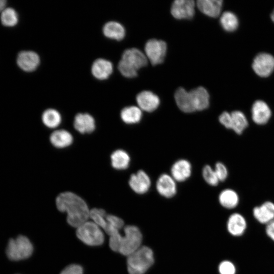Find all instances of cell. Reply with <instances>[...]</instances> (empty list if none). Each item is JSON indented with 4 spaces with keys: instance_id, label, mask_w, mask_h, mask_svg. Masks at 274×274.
<instances>
[{
    "instance_id": "cell-1",
    "label": "cell",
    "mask_w": 274,
    "mask_h": 274,
    "mask_svg": "<svg viewBox=\"0 0 274 274\" xmlns=\"http://www.w3.org/2000/svg\"><path fill=\"white\" fill-rule=\"evenodd\" d=\"M57 209L67 213V222L74 227H78L87 221L90 210L86 202L81 197L72 192L59 194L56 199Z\"/></svg>"
},
{
    "instance_id": "cell-2",
    "label": "cell",
    "mask_w": 274,
    "mask_h": 274,
    "mask_svg": "<svg viewBox=\"0 0 274 274\" xmlns=\"http://www.w3.org/2000/svg\"><path fill=\"white\" fill-rule=\"evenodd\" d=\"M175 99L180 110L192 113L207 109L209 106L210 96L203 87H198L189 92L180 87L175 93Z\"/></svg>"
},
{
    "instance_id": "cell-3",
    "label": "cell",
    "mask_w": 274,
    "mask_h": 274,
    "mask_svg": "<svg viewBox=\"0 0 274 274\" xmlns=\"http://www.w3.org/2000/svg\"><path fill=\"white\" fill-rule=\"evenodd\" d=\"M124 231L123 235L119 232L110 236L109 246L113 251L127 257L142 246L143 236L134 225L125 226Z\"/></svg>"
},
{
    "instance_id": "cell-4",
    "label": "cell",
    "mask_w": 274,
    "mask_h": 274,
    "mask_svg": "<svg viewBox=\"0 0 274 274\" xmlns=\"http://www.w3.org/2000/svg\"><path fill=\"white\" fill-rule=\"evenodd\" d=\"M147 58L141 51L137 48H130L123 53L118 64L120 73L125 77H135L138 71L147 64Z\"/></svg>"
},
{
    "instance_id": "cell-5",
    "label": "cell",
    "mask_w": 274,
    "mask_h": 274,
    "mask_svg": "<svg viewBox=\"0 0 274 274\" xmlns=\"http://www.w3.org/2000/svg\"><path fill=\"white\" fill-rule=\"evenodd\" d=\"M154 262L153 252L149 247L142 246L127 256L128 274H145Z\"/></svg>"
},
{
    "instance_id": "cell-6",
    "label": "cell",
    "mask_w": 274,
    "mask_h": 274,
    "mask_svg": "<svg viewBox=\"0 0 274 274\" xmlns=\"http://www.w3.org/2000/svg\"><path fill=\"white\" fill-rule=\"evenodd\" d=\"M76 235L84 244L99 246L104 242V235L101 228L93 221H86L77 228Z\"/></svg>"
},
{
    "instance_id": "cell-7",
    "label": "cell",
    "mask_w": 274,
    "mask_h": 274,
    "mask_svg": "<svg viewBox=\"0 0 274 274\" xmlns=\"http://www.w3.org/2000/svg\"><path fill=\"white\" fill-rule=\"evenodd\" d=\"M33 252V246L30 241L23 235L11 239L8 244L7 255L8 258L14 261L26 259Z\"/></svg>"
},
{
    "instance_id": "cell-8",
    "label": "cell",
    "mask_w": 274,
    "mask_h": 274,
    "mask_svg": "<svg viewBox=\"0 0 274 274\" xmlns=\"http://www.w3.org/2000/svg\"><path fill=\"white\" fill-rule=\"evenodd\" d=\"M166 50L167 46L165 42L156 39L148 40L145 46L146 56L154 65L159 64L163 61Z\"/></svg>"
},
{
    "instance_id": "cell-9",
    "label": "cell",
    "mask_w": 274,
    "mask_h": 274,
    "mask_svg": "<svg viewBox=\"0 0 274 274\" xmlns=\"http://www.w3.org/2000/svg\"><path fill=\"white\" fill-rule=\"evenodd\" d=\"M252 68L257 75L268 77L274 70V57L266 53L259 54L254 59Z\"/></svg>"
},
{
    "instance_id": "cell-10",
    "label": "cell",
    "mask_w": 274,
    "mask_h": 274,
    "mask_svg": "<svg viewBox=\"0 0 274 274\" xmlns=\"http://www.w3.org/2000/svg\"><path fill=\"white\" fill-rule=\"evenodd\" d=\"M195 3L192 0H176L172 5L170 12L178 19H190L195 13Z\"/></svg>"
},
{
    "instance_id": "cell-11",
    "label": "cell",
    "mask_w": 274,
    "mask_h": 274,
    "mask_svg": "<svg viewBox=\"0 0 274 274\" xmlns=\"http://www.w3.org/2000/svg\"><path fill=\"white\" fill-rule=\"evenodd\" d=\"M18 66L27 72L34 71L38 67L40 59L38 54L32 51H22L18 54L17 60Z\"/></svg>"
},
{
    "instance_id": "cell-12",
    "label": "cell",
    "mask_w": 274,
    "mask_h": 274,
    "mask_svg": "<svg viewBox=\"0 0 274 274\" xmlns=\"http://www.w3.org/2000/svg\"><path fill=\"white\" fill-rule=\"evenodd\" d=\"M151 180L148 175L143 170L130 176L129 185L132 190L138 194L147 192L151 186Z\"/></svg>"
},
{
    "instance_id": "cell-13",
    "label": "cell",
    "mask_w": 274,
    "mask_h": 274,
    "mask_svg": "<svg viewBox=\"0 0 274 274\" xmlns=\"http://www.w3.org/2000/svg\"><path fill=\"white\" fill-rule=\"evenodd\" d=\"M252 119L258 125H264L270 119L271 112L270 108L264 101L260 100L255 101L252 105Z\"/></svg>"
},
{
    "instance_id": "cell-14",
    "label": "cell",
    "mask_w": 274,
    "mask_h": 274,
    "mask_svg": "<svg viewBox=\"0 0 274 274\" xmlns=\"http://www.w3.org/2000/svg\"><path fill=\"white\" fill-rule=\"evenodd\" d=\"M176 182L171 175L163 174L157 180L156 183L157 191L163 197L171 198L177 193Z\"/></svg>"
},
{
    "instance_id": "cell-15",
    "label": "cell",
    "mask_w": 274,
    "mask_h": 274,
    "mask_svg": "<svg viewBox=\"0 0 274 274\" xmlns=\"http://www.w3.org/2000/svg\"><path fill=\"white\" fill-rule=\"evenodd\" d=\"M139 107L143 111L151 112L158 107L160 104L159 97L150 91H143L136 97Z\"/></svg>"
},
{
    "instance_id": "cell-16",
    "label": "cell",
    "mask_w": 274,
    "mask_h": 274,
    "mask_svg": "<svg viewBox=\"0 0 274 274\" xmlns=\"http://www.w3.org/2000/svg\"><path fill=\"white\" fill-rule=\"evenodd\" d=\"M171 176L177 182H183L191 174V165L186 159H181L176 161L172 166Z\"/></svg>"
},
{
    "instance_id": "cell-17",
    "label": "cell",
    "mask_w": 274,
    "mask_h": 274,
    "mask_svg": "<svg viewBox=\"0 0 274 274\" xmlns=\"http://www.w3.org/2000/svg\"><path fill=\"white\" fill-rule=\"evenodd\" d=\"M113 66L112 62L104 58L96 59L91 66L92 75L97 79L104 80L112 74Z\"/></svg>"
},
{
    "instance_id": "cell-18",
    "label": "cell",
    "mask_w": 274,
    "mask_h": 274,
    "mask_svg": "<svg viewBox=\"0 0 274 274\" xmlns=\"http://www.w3.org/2000/svg\"><path fill=\"white\" fill-rule=\"evenodd\" d=\"M253 216L260 223L267 224L274 219V203L268 201L256 207L253 211Z\"/></svg>"
},
{
    "instance_id": "cell-19",
    "label": "cell",
    "mask_w": 274,
    "mask_h": 274,
    "mask_svg": "<svg viewBox=\"0 0 274 274\" xmlns=\"http://www.w3.org/2000/svg\"><path fill=\"white\" fill-rule=\"evenodd\" d=\"M75 128L81 133H91L95 128V122L93 117L88 113H79L75 117Z\"/></svg>"
},
{
    "instance_id": "cell-20",
    "label": "cell",
    "mask_w": 274,
    "mask_h": 274,
    "mask_svg": "<svg viewBox=\"0 0 274 274\" xmlns=\"http://www.w3.org/2000/svg\"><path fill=\"white\" fill-rule=\"evenodd\" d=\"M246 227V221L241 214L233 213L229 216L227 223V228L231 235L234 236L242 235Z\"/></svg>"
},
{
    "instance_id": "cell-21",
    "label": "cell",
    "mask_w": 274,
    "mask_h": 274,
    "mask_svg": "<svg viewBox=\"0 0 274 274\" xmlns=\"http://www.w3.org/2000/svg\"><path fill=\"white\" fill-rule=\"evenodd\" d=\"M222 1L199 0L197 2L198 9L205 15L211 17H218L221 11Z\"/></svg>"
},
{
    "instance_id": "cell-22",
    "label": "cell",
    "mask_w": 274,
    "mask_h": 274,
    "mask_svg": "<svg viewBox=\"0 0 274 274\" xmlns=\"http://www.w3.org/2000/svg\"><path fill=\"white\" fill-rule=\"evenodd\" d=\"M102 31L104 35L108 38L117 41L122 40L125 35L124 26L114 21L107 22L103 27Z\"/></svg>"
},
{
    "instance_id": "cell-23",
    "label": "cell",
    "mask_w": 274,
    "mask_h": 274,
    "mask_svg": "<svg viewBox=\"0 0 274 274\" xmlns=\"http://www.w3.org/2000/svg\"><path fill=\"white\" fill-rule=\"evenodd\" d=\"M51 144L58 148H63L71 145L73 141L72 135L64 129H59L53 131L50 135Z\"/></svg>"
},
{
    "instance_id": "cell-24",
    "label": "cell",
    "mask_w": 274,
    "mask_h": 274,
    "mask_svg": "<svg viewBox=\"0 0 274 274\" xmlns=\"http://www.w3.org/2000/svg\"><path fill=\"white\" fill-rule=\"evenodd\" d=\"M230 129L238 134H242L248 126V121L241 111H234L230 113Z\"/></svg>"
},
{
    "instance_id": "cell-25",
    "label": "cell",
    "mask_w": 274,
    "mask_h": 274,
    "mask_svg": "<svg viewBox=\"0 0 274 274\" xmlns=\"http://www.w3.org/2000/svg\"><path fill=\"white\" fill-rule=\"evenodd\" d=\"M120 117L126 124H135L141 120L142 111L139 107L135 106L126 107L121 110Z\"/></svg>"
},
{
    "instance_id": "cell-26",
    "label": "cell",
    "mask_w": 274,
    "mask_h": 274,
    "mask_svg": "<svg viewBox=\"0 0 274 274\" xmlns=\"http://www.w3.org/2000/svg\"><path fill=\"white\" fill-rule=\"evenodd\" d=\"M219 201L224 208L228 209H233L239 202V196L234 190L226 189L222 190L219 194Z\"/></svg>"
},
{
    "instance_id": "cell-27",
    "label": "cell",
    "mask_w": 274,
    "mask_h": 274,
    "mask_svg": "<svg viewBox=\"0 0 274 274\" xmlns=\"http://www.w3.org/2000/svg\"><path fill=\"white\" fill-rule=\"evenodd\" d=\"M124 224L123 220L119 217L113 215H107L105 223L102 229L111 236L119 233Z\"/></svg>"
},
{
    "instance_id": "cell-28",
    "label": "cell",
    "mask_w": 274,
    "mask_h": 274,
    "mask_svg": "<svg viewBox=\"0 0 274 274\" xmlns=\"http://www.w3.org/2000/svg\"><path fill=\"white\" fill-rule=\"evenodd\" d=\"M111 160L112 165L114 168L122 170L128 167L130 158L125 151L119 149L113 152Z\"/></svg>"
},
{
    "instance_id": "cell-29",
    "label": "cell",
    "mask_w": 274,
    "mask_h": 274,
    "mask_svg": "<svg viewBox=\"0 0 274 274\" xmlns=\"http://www.w3.org/2000/svg\"><path fill=\"white\" fill-rule=\"evenodd\" d=\"M42 119L43 123L46 126L50 128H54L60 124L61 116L57 110L53 109H48L43 112Z\"/></svg>"
},
{
    "instance_id": "cell-30",
    "label": "cell",
    "mask_w": 274,
    "mask_h": 274,
    "mask_svg": "<svg viewBox=\"0 0 274 274\" xmlns=\"http://www.w3.org/2000/svg\"><path fill=\"white\" fill-rule=\"evenodd\" d=\"M223 28L229 32L235 30L238 25V21L236 15L229 11L223 13L220 19Z\"/></svg>"
},
{
    "instance_id": "cell-31",
    "label": "cell",
    "mask_w": 274,
    "mask_h": 274,
    "mask_svg": "<svg viewBox=\"0 0 274 274\" xmlns=\"http://www.w3.org/2000/svg\"><path fill=\"white\" fill-rule=\"evenodd\" d=\"M1 21L5 26H14L18 22V15L14 9L6 8L1 13Z\"/></svg>"
},
{
    "instance_id": "cell-32",
    "label": "cell",
    "mask_w": 274,
    "mask_h": 274,
    "mask_svg": "<svg viewBox=\"0 0 274 274\" xmlns=\"http://www.w3.org/2000/svg\"><path fill=\"white\" fill-rule=\"evenodd\" d=\"M202 174L204 181L211 186H216L220 182L214 169L210 165H205L202 169Z\"/></svg>"
},
{
    "instance_id": "cell-33",
    "label": "cell",
    "mask_w": 274,
    "mask_h": 274,
    "mask_svg": "<svg viewBox=\"0 0 274 274\" xmlns=\"http://www.w3.org/2000/svg\"><path fill=\"white\" fill-rule=\"evenodd\" d=\"M218 270L220 274H235L236 272L234 265L228 260L221 262L219 265Z\"/></svg>"
},
{
    "instance_id": "cell-34",
    "label": "cell",
    "mask_w": 274,
    "mask_h": 274,
    "mask_svg": "<svg viewBox=\"0 0 274 274\" xmlns=\"http://www.w3.org/2000/svg\"><path fill=\"white\" fill-rule=\"evenodd\" d=\"M214 170L219 181H224L227 178L228 173L226 166L222 162H218L215 165Z\"/></svg>"
},
{
    "instance_id": "cell-35",
    "label": "cell",
    "mask_w": 274,
    "mask_h": 274,
    "mask_svg": "<svg viewBox=\"0 0 274 274\" xmlns=\"http://www.w3.org/2000/svg\"><path fill=\"white\" fill-rule=\"evenodd\" d=\"M60 274H83V269L79 264H70L64 268Z\"/></svg>"
},
{
    "instance_id": "cell-36",
    "label": "cell",
    "mask_w": 274,
    "mask_h": 274,
    "mask_svg": "<svg viewBox=\"0 0 274 274\" xmlns=\"http://www.w3.org/2000/svg\"><path fill=\"white\" fill-rule=\"evenodd\" d=\"M230 113L228 112H223L219 117V121L220 123L225 127L228 129H230Z\"/></svg>"
},
{
    "instance_id": "cell-37",
    "label": "cell",
    "mask_w": 274,
    "mask_h": 274,
    "mask_svg": "<svg viewBox=\"0 0 274 274\" xmlns=\"http://www.w3.org/2000/svg\"><path fill=\"white\" fill-rule=\"evenodd\" d=\"M266 232L267 235L274 241V219L266 224Z\"/></svg>"
},
{
    "instance_id": "cell-38",
    "label": "cell",
    "mask_w": 274,
    "mask_h": 274,
    "mask_svg": "<svg viewBox=\"0 0 274 274\" xmlns=\"http://www.w3.org/2000/svg\"><path fill=\"white\" fill-rule=\"evenodd\" d=\"M7 5V2L5 0H0V12H2L6 8Z\"/></svg>"
},
{
    "instance_id": "cell-39",
    "label": "cell",
    "mask_w": 274,
    "mask_h": 274,
    "mask_svg": "<svg viewBox=\"0 0 274 274\" xmlns=\"http://www.w3.org/2000/svg\"><path fill=\"white\" fill-rule=\"evenodd\" d=\"M271 19L273 22H274V10L271 14Z\"/></svg>"
}]
</instances>
